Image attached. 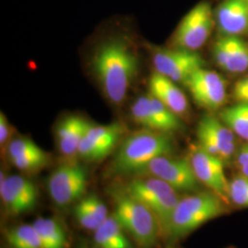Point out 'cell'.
<instances>
[{"instance_id": "obj_6", "label": "cell", "mask_w": 248, "mask_h": 248, "mask_svg": "<svg viewBox=\"0 0 248 248\" xmlns=\"http://www.w3.org/2000/svg\"><path fill=\"white\" fill-rule=\"evenodd\" d=\"M214 25L215 18L211 3L202 1L179 22L174 33V45L176 48L197 51L206 44Z\"/></svg>"}, {"instance_id": "obj_13", "label": "cell", "mask_w": 248, "mask_h": 248, "mask_svg": "<svg viewBox=\"0 0 248 248\" xmlns=\"http://www.w3.org/2000/svg\"><path fill=\"white\" fill-rule=\"evenodd\" d=\"M189 162L200 183H202L211 191L228 201V185L224 171V162L221 158L203 150L199 144L190 150Z\"/></svg>"}, {"instance_id": "obj_17", "label": "cell", "mask_w": 248, "mask_h": 248, "mask_svg": "<svg viewBox=\"0 0 248 248\" xmlns=\"http://www.w3.org/2000/svg\"><path fill=\"white\" fill-rule=\"evenodd\" d=\"M91 123L85 118L71 115L64 118L57 126L56 140L60 153L72 158L78 155L79 143Z\"/></svg>"}, {"instance_id": "obj_31", "label": "cell", "mask_w": 248, "mask_h": 248, "mask_svg": "<svg viewBox=\"0 0 248 248\" xmlns=\"http://www.w3.org/2000/svg\"><path fill=\"white\" fill-rule=\"evenodd\" d=\"M246 1H248V0H246Z\"/></svg>"}, {"instance_id": "obj_25", "label": "cell", "mask_w": 248, "mask_h": 248, "mask_svg": "<svg viewBox=\"0 0 248 248\" xmlns=\"http://www.w3.org/2000/svg\"><path fill=\"white\" fill-rule=\"evenodd\" d=\"M18 170L23 172H35L45 168L49 162V155L45 150L9 160Z\"/></svg>"}, {"instance_id": "obj_16", "label": "cell", "mask_w": 248, "mask_h": 248, "mask_svg": "<svg viewBox=\"0 0 248 248\" xmlns=\"http://www.w3.org/2000/svg\"><path fill=\"white\" fill-rule=\"evenodd\" d=\"M151 96L158 99L177 115H185L188 109V102L184 92L176 85V82L154 73L149 79Z\"/></svg>"}, {"instance_id": "obj_19", "label": "cell", "mask_w": 248, "mask_h": 248, "mask_svg": "<svg viewBox=\"0 0 248 248\" xmlns=\"http://www.w3.org/2000/svg\"><path fill=\"white\" fill-rule=\"evenodd\" d=\"M0 181L9 187L11 192L18 199L24 213L34 209L38 200V191L35 184L21 176H5L1 172Z\"/></svg>"}, {"instance_id": "obj_24", "label": "cell", "mask_w": 248, "mask_h": 248, "mask_svg": "<svg viewBox=\"0 0 248 248\" xmlns=\"http://www.w3.org/2000/svg\"><path fill=\"white\" fill-rule=\"evenodd\" d=\"M228 201L239 208H248V177L239 175L229 181Z\"/></svg>"}, {"instance_id": "obj_22", "label": "cell", "mask_w": 248, "mask_h": 248, "mask_svg": "<svg viewBox=\"0 0 248 248\" xmlns=\"http://www.w3.org/2000/svg\"><path fill=\"white\" fill-rule=\"evenodd\" d=\"M220 119L236 136L248 142V103L237 102L223 108Z\"/></svg>"}, {"instance_id": "obj_2", "label": "cell", "mask_w": 248, "mask_h": 248, "mask_svg": "<svg viewBox=\"0 0 248 248\" xmlns=\"http://www.w3.org/2000/svg\"><path fill=\"white\" fill-rule=\"evenodd\" d=\"M172 151L173 142L169 134L142 129L124 139L111 168L121 175L137 176L152 160L169 155Z\"/></svg>"}, {"instance_id": "obj_23", "label": "cell", "mask_w": 248, "mask_h": 248, "mask_svg": "<svg viewBox=\"0 0 248 248\" xmlns=\"http://www.w3.org/2000/svg\"><path fill=\"white\" fill-rule=\"evenodd\" d=\"M10 248H42L41 241L33 224H20L5 232Z\"/></svg>"}, {"instance_id": "obj_28", "label": "cell", "mask_w": 248, "mask_h": 248, "mask_svg": "<svg viewBox=\"0 0 248 248\" xmlns=\"http://www.w3.org/2000/svg\"><path fill=\"white\" fill-rule=\"evenodd\" d=\"M232 95L236 102L248 103V76L235 82Z\"/></svg>"}, {"instance_id": "obj_18", "label": "cell", "mask_w": 248, "mask_h": 248, "mask_svg": "<svg viewBox=\"0 0 248 248\" xmlns=\"http://www.w3.org/2000/svg\"><path fill=\"white\" fill-rule=\"evenodd\" d=\"M125 233L115 217L109 215L94 231V240L98 248H133Z\"/></svg>"}, {"instance_id": "obj_12", "label": "cell", "mask_w": 248, "mask_h": 248, "mask_svg": "<svg viewBox=\"0 0 248 248\" xmlns=\"http://www.w3.org/2000/svg\"><path fill=\"white\" fill-rule=\"evenodd\" d=\"M196 103L202 108L215 110L227 99L226 81L216 72L201 68L184 83Z\"/></svg>"}, {"instance_id": "obj_5", "label": "cell", "mask_w": 248, "mask_h": 248, "mask_svg": "<svg viewBox=\"0 0 248 248\" xmlns=\"http://www.w3.org/2000/svg\"><path fill=\"white\" fill-rule=\"evenodd\" d=\"M121 187L150 210L158 222L161 233L167 235L172 215L180 200L177 190L151 176H133Z\"/></svg>"}, {"instance_id": "obj_15", "label": "cell", "mask_w": 248, "mask_h": 248, "mask_svg": "<svg viewBox=\"0 0 248 248\" xmlns=\"http://www.w3.org/2000/svg\"><path fill=\"white\" fill-rule=\"evenodd\" d=\"M215 23L222 35L241 36L248 33V2L223 0L214 12Z\"/></svg>"}, {"instance_id": "obj_21", "label": "cell", "mask_w": 248, "mask_h": 248, "mask_svg": "<svg viewBox=\"0 0 248 248\" xmlns=\"http://www.w3.org/2000/svg\"><path fill=\"white\" fill-rule=\"evenodd\" d=\"M32 224L39 235L42 248H66V233L58 221L53 218L39 217Z\"/></svg>"}, {"instance_id": "obj_9", "label": "cell", "mask_w": 248, "mask_h": 248, "mask_svg": "<svg viewBox=\"0 0 248 248\" xmlns=\"http://www.w3.org/2000/svg\"><path fill=\"white\" fill-rule=\"evenodd\" d=\"M131 115L143 129L169 134L183 128L179 116L150 94L141 96L133 102Z\"/></svg>"}, {"instance_id": "obj_8", "label": "cell", "mask_w": 248, "mask_h": 248, "mask_svg": "<svg viewBox=\"0 0 248 248\" xmlns=\"http://www.w3.org/2000/svg\"><path fill=\"white\" fill-rule=\"evenodd\" d=\"M137 176L157 177L177 192H195L200 186L189 160L172 158L169 155L152 160Z\"/></svg>"}, {"instance_id": "obj_26", "label": "cell", "mask_w": 248, "mask_h": 248, "mask_svg": "<svg viewBox=\"0 0 248 248\" xmlns=\"http://www.w3.org/2000/svg\"><path fill=\"white\" fill-rule=\"evenodd\" d=\"M43 149L39 147L31 139L26 137H18L9 142L6 147V152L9 160L24 156L27 155L34 154Z\"/></svg>"}, {"instance_id": "obj_11", "label": "cell", "mask_w": 248, "mask_h": 248, "mask_svg": "<svg viewBox=\"0 0 248 248\" xmlns=\"http://www.w3.org/2000/svg\"><path fill=\"white\" fill-rule=\"evenodd\" d=\"M235 136L221 119L213 116L202 118L197 127L198 144L224 163L235 156L237 151Z\"/></svg>"}, {"instance_id": "obj_29", "label": "cell", "mask_w": 248, "mask_h": 248, "mask_svg": "<svg viewBox=\"0 0 248 248\" xmlns=\"http://www.w3.org/2000/svg\"><path fill=\"white\" fill-rule=\"evenodd\" d=\"M234 158L240 175L248 177V142L236 151Z\"/></svg>"}, {"instance_id": "obj_20", "label": "cell", "mask_w": 248, "mask_h": 248, "mask_svg": "<svg viewBox=\"0 0 248 248\" xmlns=\"http://www.w3.org/2000/svg\"><path fill=\"white\" fill-rule=\"evenodd\" d=\"M124 131V126L118 123L107 125L90 124L85 134L107 156L120 141Z\"/></svg>"}, {"instance_id": "obj_4", "label": "cell", "mask_w": 248, "mask_h": 248, "mask_svg": "<svg viewBox=\"0 0 248 248\" xmlns=\"http://www.w3.org/2000/svg\"><path fill=\"white\" fill-rule=\"evenodd\" d=\"M114 203L113 216L140 247L152 248L161 233L159 224L150 210L122 187H114L110 193Z\"/></svg>"}, {"instance_id": "obj_3", "label": "cell", "mask_w": 248, "mask_h": 248, "mask_svg": "<svg viewBox=\"0 0 248 248\" xmlns=\"http://www.w3.org/2000/svg\"><path fill=\"white\" fill-rule=\"evenodd\" d=\"M227 202L213 191L197 192L179 200L173 213L167 236L184 237L204 223L227 212Z\"/></svg>"}, {"instance_id": "obj_14", "label": "cell", "mask_w": 248, "mask_h": 248, "mask_svg": "<svg viewBox=\"0 0 248 248\" xmlns=\"http://www.w3.org/2000/svg\"><path fill=\"white\" fill-rule=\"evenodd\" d=\"M216 64L231 74H242L248 70V44L240 36L222 35L213 47Z\"/></svg>"}, {"instance_id": "obj_27", "label": "cell", "mask_w": 248, "mask_h": 248, "mask_svg": "<svg viewBox=\"0 0 248 248\" xmlns=\"http://www.w3.org/2000/svg\"><path fill=\"white\" fill-rule=\"evenodd\" d=\"M81 201L86 204L89 211L96 217V219L100 224L109 216L106 205L98 196L95 194H89L83 197Z\"/></svg>"}, {"instance_id": "obj_30", "label": "cell", "mask_w": 248, "mask_h": 248, "mask_svg": "<svg viewBox=\"0 0 248 248\" xmlns=\"http://www.w3.org/2000/svg\"><path fill=\"white\" fill-rule=\"evenodd\" d=\"M9 134H10V125L9 120L6 115L1 112L0 114V145L3 148L7 147L9 144Z\"/></svg>"}, {"instance_id": "obj_10", "label": "cell", "mask_w": 248, "mask_h": 248, "mask_svg": "<svg viewBox=\"0 0 248 248\" xmlns=\"http://www.w3.org/2000/svg\"><path fill=\"white\" fill-rule=\"evenodd\" d=\"M155 72L174 82L185 83L193 73L203 68L205 61L196 51L181 48L157 49L153 54Z\"/></svg>"}, {"instance_id": "obj_7", "label": "cell", "mask_w": 248, "mask_h": 248, "mask_svg": "<svg viewBox=\"0 0 248 248\" xmlns=\"http://www.w3.org/2000/svg\"><path fill=\"white\" fill-rule=\"evenodd\" d=\"M88 186L87 170L78 163H65L54 169L48 179V191L53 203L64 208L77 203Z\"/></svg>"}, {"instance_id": "obj_1", "label": "cell", "mask_w": 248, "mask_h": 248, "mask_svg": "<svg viewBox=\"0 0 248 248\" xmlns=\"http://www.w3.org/2000/svg\"><path fill=\"white\" fill-rule=\"evenodd\" d=\"M139 61L133 48L122 38H112L96 49L92 67L106 98L123 103L138 72Z\"/></svg>"}]
</instances>
